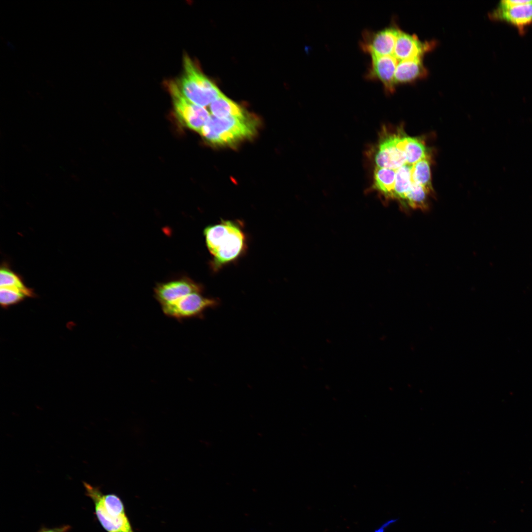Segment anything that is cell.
<instances>
[{
	"label": "cell",
	"instance_id": "1",
	"mask_svg": "<svg viewBox=\"0 0 532 532\" xmlns=\"http://www.w3.org/2000/svg\"><path fill=\"white\" fill-rule=\"evenodd\" d=\"M203 234L213 257L210 265L215 271L236 260L247 248L245 234L240 224L235 221L222 220L219 224L206 227Z\"/></svg>",
	"mask_w": 532,
	"mask_h": 532
},
{
	"label": "cell",
	"instance_id": "2",
	"mask_svg": "<svg viewBox=\"0 0 532 532\" xmlns=\"http://www.w3.org/2000/svg\"><path fill=\"white\" fill-rule=\"evenodd\" d=\"M258 122L249 115L244 118H218L211 115L199 133L207 142L217 146H233L256 133Z\"/></svg>",
	"mask_w": 532,
	"mask_h": 532
},
{
	"label": "cell",
	"instance_id": "3",
	"mask_svg": "<svg viewBox=\"0 0 532 532\" xmlns=\"http://www.w3.org/2000/svg\"><path fill=\"white\" fill-rule=\"evenodd\" d=\"M86 495L95 504V514L107 532H134L124 504L115 494L104 495L99 487L83 482Z\"/></svg>",
	"mask_w": 532,
	"mask_h": 532
},
{
	"label": "cell",
	"instance_id": "4",
	"mask_svg": "<svg viewBox=\"0 0 532 532\" xmlns=\"http://www.w3.org/2000/svg\"><path fill=\"white\" fill-rule=\"evenodd\" d=\"M172 81L183 97L204 107L210 104L222 93L187 56L183 59L182 75Z\"/></svg>",
	"mask_w": 532,
	"mask_h": 532
},
{
	"label": "cell",
	"instance_id": "5",
	"mask_svg": "<svg viewBox=\"0 0 532 532\" xmlns=\"http://www.w3.org/2000/svg\"><path fill=\"white\" fill-rule=\"evenodd\" d=\"M219 299L203 296L201 293H193L173 303L161 306L165 315L178 321L201 317L205 310L217 306Z\"/></svg>",
	"mask_w": 532,
	"mask_h": 532
},
{
	"label": "cell",
	"instance_id": "6",
	"mask_svg": "<svg viewBox=\"0 0 532 532\" xmlns=\"http://www.w3.org/2000/svg\"><path fill=\"white\" fill-rule=\"evenodd\" d=\"M168 87L177 118L184 126L199 133L210 118L209 112L183 97L173 81L169 82Z\"/></svg>",
	"mask_w": 532,
	"mask_h": 532
},
{
	"label": "cell",
	"instance_id": "7",
	"mask_svg": "<svg viewBox=\"0 0 532 532\" xmlns=\"http://www.w3.org/2000/svg\"><path fill=\"white\" fill-rule=\"evenodd\" d=\"M489 14L494 20L515 27L521 33L532 24V0H503Z\"/></svg>",
	"mask_w": 532,
	"mask_h": 532
},
{
	"label": "cell",
	"instance_id": "8",
	"mask_svg": "<svg viewBox=\"0 0 532 532\" xmlns=\"http://www.w3.org/2000/svg\"><path fill=\"white\" fill-rule=\"evenodd\" d=\"M406 136L399 132L383 138L374 156L376 166L397 170L407 164L404 152Z\"/></svg>",
	"mask_w": 532,
	"mask_h": 532
},
{
	"label": "cell",
	"instance_id": "9",
	"mask_svg": "<svg viewBox=\"0 0 532 532\" xmlns=\"http://www.w3.org/2000/svg\"><path fill=\"white\" fill-rule=\"evenodd\" d=\"M399 31L395 26L377 32L366 30L363 32L360 48L370 56H393Z\"/></svg>",
	"mask_w": 532,
	"mask_h": 532
},
{
	"label": "cell",
	"instance_id": "10",
	"mask_svg": "<svg viewBox=\"0 0 532 532\" xmlns=\"http://www.w3.org/2000/svg\"><path fill=\"white\" fill-rule=\"evenodd\" d=\"M203 287L189 277L158 283L154 289V297L161 306L173 303L193 293H202Z\"/></svg>",
	"mask_w": 532,
	"mask_h": 532
},
{
	"label": "cell",
	"instance_id": "11",
	"mask_svg": "<svg viewBox=\"0 0 532 532\" xmlns=\"http://www.w3.org/2000/svg\"><path fill=\"white\" fill-rule=\"evenodd\" d=\"M370 57L371 62L365 78L380 81L387 93H393L396 86L395 73L399 61L392 55Z\"/></svg>",
	"mask_w": 532,
	"mask_h": 532
},
{
	"label": "cell",
	"instance_id": "12",
	"mask_svg": "<svg viewBox=\"0 0 532 532\" xmlns=\"http://www.w3.org/2000/svg\"><path fill=\"white\" fill-rule=\"evenodd\" d=\"M435 44L434 41H422L417 36L400 30L393 56L398 61L422 58L425 53L434 47Z\"/></svg>",
	"mask_w": 532,
	"mask_h": 532
},
{
	"label": "cell",
	"instance_id": "13",
	"mask_svg": "<svg viewBox=\"0 0 532 532\" xmlns=\"http://www.w3.org/2000/svg\"><path fill=\"white\" fill-rule=\"evenodd\" d=\"M428 70L422 58H413L399 61L395 73L396 85L413 82L425 78Z\"/></svg>",
	"mask_w": 532,
	"mask_h": 532
},
{
	"label": "cell",
	"instance_id": "14",
	"mask_svg": "<svg viewBox=\"0 0 532 532\" xmlns=\"http://www.w3.org/2000/svg\"><path fill=\"white\" fill-rule=\"evenodd\" d=\"M212 115L218 118H244L249 114L238 104L222 93L210 104Z\"/></svg>",
	"mask_w": 532,
	"mask_h": 532
},
{
	"label": "cell",
	"instance_id": "15",
	"mask_svg": "<svg viewBox=\"0 0 532 532\" xmlns=\"http://www.w3.org/2000/svg\"><path fill=\"white\" fill-rule=\"evenodd\" d=\"M412 166L407 163L396 170V181L391 199L398 200L403 206H405L407 196L414 183L412 178Z\"/></svg>",
	"mask_w": 532,
	"mask_h": 532
},
{
	"label": "cell",
	"instance_id": "16",
	"mask_svg": "<svg viewBox=\"0 0 532 532\" xmlns=\"http://www.w3.org/2000/svg\"><path fill=\"white\" fill-rule=\"evenodd\" d=\"M396 170L376 166L374 187L386 198L391 199L396 181Z\"/></svg>",
	"mask_w": 532,
	"mask_h": 532
},
{
	"label": "cell",
	"instance_id": "17",
	"mask_svg": "<svg viewBox=\"0 0 532 532\" xmlns=\"http://www.w3.org/2000/svg\"><path fill=\"white\" fill-rule=\"evenodd\" d=\"M412 178L414 183L422 186L429 192L432 190L431 169L427 158L413 164L412 167Z\"/></svg>",
	"mask_w": 532,
	"mask_h": 532
},
{
	"label": "cell",
	"instance_id": "18",
	"mask_svg": "<svg viewBox=\"0 0 532 532\" xmlns=\"http://www.w3.org/2000/svg\"><path fill=\"white\" fill-rule=\"evenodd\" d=\"M404 152L407 164L413 165L421 160L427 158L425 145L417 138L407 135Z\"/></svg>",
	"mask_w": 532,
	"mask_h": 532
},
{
	"label": "cell",
	"instance_id": "19",
	"mask_svg": "<svg viewBox=\"0 0 532 532\" xmlns=\"http://www.w3.org/2000/svg\"><path fill=\"white\" fill-rule=\"evenodd\" d=\"M34 293L24 291L13 287H0V302L3 307L17 303L27 297H33Z\"/></svg>",
	"mask_w": 532,
	"mask_h": 532
},
{
	"label": "cell",
	"instance_id": "20",
	"mask_svg": "<svg viewBox=\"0 0 532 532\" xmlns=\"http://www.w3.org/2000/svg\"><path fill=\"white\" fill-rule=\"evenodd\" d=\"M0 286L16 287L24 291L33 293L31 289L27 288L24 284L20 276L5 266L2 267L0 271Z\"/></svg>",
	"mask_w": 532,
	"mask_h": 532
},
{
	"label": "cell",
	"instance_id": "21",
	"mask_svg": "<svg viewBox=\"0 0 532 532\" xmlns=\"http://www.w3.org/2000/svg\"><path fill=\"white\" fill-rule=\"evenodd\" d=\"M70 529L69 525H64L59 527L51 529H42L38 532H67Z\"/></svg>",
	"mask_w": 532,
	"mask_h": 532
}]
</instances>
